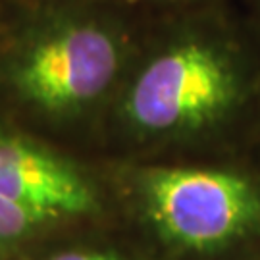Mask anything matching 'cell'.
Returning a JSON list of instances; mask_svg holds the SVG:
<instances>
[{
    "mask_svg": "<svg viewBox=\"0 0 260 260\" xmlns=\"http://www.w3.org/2000/svg\"><path fill=\"white\" fill-rule=\"evenodd\" d=\"M31 18L16 48L12 77L31 103L48 112L94 101L116 77L123 56L120 19L87 2H58Z\"/></svg>",
    "mask_w": 260,
    "mask_h": 260,
    "instance_id": "cell-1",
    "label": "cell"
},
{
    "mask_svg": "<svg viewBox=\"0 0 260 260\" xmlns=\"http://www.w3.org/2000/svg\"><path fill=\"white\" fill-rule=\"evenodd\" d=\"M235 94L228 56L201 33H183L156 50L129 96V116L149 131L199 127L220 116Z\"/></svg>",
    "mask_w": 260,
    "mask_h": 260,
    "instance_id": "cell-2",
    "label": "cell"
},
{
    "mask_svg": "<svg viewBox=\"0 0 260 260\" xmlns=\"http://www.w3.org/2000/svg\"><path fill=\"white\" fill-rule=\"evenodd\" d=\"M147 210L168 239L206 251L260 223V197L241 177L210 170H154L143 179Z\"/></svg>",
    "mask_w": 260,
    "mask_h": 260,
    "instance_id": "cell-3",
    "label": "cell"
},
{
    "mask_svg": "<svg viewBox=\"0 0 260 260\" xmlns=\"http://www.w3.org/2000/svg\"><path fill=\"white\" fill-rule=\"evenodd\" d=\"M0 195L52 220L96 208L93 189L70 164L16 139H0Z\"/></svg>",
    "mask_w": 260,
    "mask_h": 260,
    "instance_id": "cell-4",
    "label": "cell"
},
{
    "mask_svg": "<svg viewBox=\"0 0 260 260\" xmlns=\"http://www.w3.org/2000/svg\"><path fill=\"white\" fill-rule=\"evenodd\" d=\"M48 220H52V218L47 214L18 205V203L0 195V241L21 237Z\"/></svg>",
    "mask_w": 260,
    "mask_h": 260,
    "instance_id": "cell-5",
    "label": "cell"
},
{
    "mask_svg": "<svg viewBox=\"0 0 260 260\" xmlns=\"http://www.w3.org/2000/svg\"><path fill=\"white\" fill-rule=\"evenodd\" d=\"M50 260H125L114 254V252H99V251H72L62 252Z\"/></svg>",
    "mask_w": 260,
    "mask_h": 260,
    "instance_id": "cell-6",
    "label": "cell"
},
{
    "mask_svg": "<svg viewBox=\"0 0 260 260\" xmlns=\"http://www.w3.org/2000/svg\"><path fill=\"white\" fill-rule=\"evenodd\" d=\"M112 4V0H108ZM121 8L125 10H143L145 6H156V8H164V6H172L176 8L179 2H187V0H116Z\"/></svg>",
    "mask_w": 260,
    "mask_h": 260,
    "instance_id": "cell-7",
    "label": "cell"
}]
</instances>
